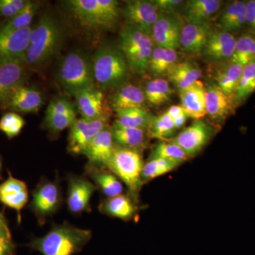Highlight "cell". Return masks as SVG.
Returning <instances> with one entry per match:
<instances>
[{
    "mask_svg": "<svg viewBox=\"0 0 255 255\" xmlns=\"http://www.w3.org/2000/svg\"><path fill=\"white\" fill-rule=\"evenodd\" d=\"M92 236L90 230L64 222L52 226L42 237L32 240L28 247L42 255H75L85 248Z\"/></svg>",
    "mask_w": 255,
    "mask_h": 255,
    "instance_id": "1",
    "label": "cell"
},
{
    "mask_svg": "<svg viewBox=\"0 0 255 255\" xmlns=\"http://www.w3.org/2000/svg\"><path fill=\"white\" fill-rule=\"evenodd\" d=\"M95 86L112 90L125 85L130 76V66L121 50L110 46L97 50L92 62Z\"/></svg>",
    "mask_w": 255,
    "mask_h": 255,
    "instance_id": "2",
    "label": "cell"
},
{
    "mask_svg": "<svg viewBox=\"0 0 255 255\" xmlns=\"http://www.w3.org/2000/svg\"><path fill=\"white\" fill-rule=\"evenodd\" d=\"M61 42L60 25L55 18L44 15L32 28L23 63L33 67L45 63L57 53Z\"/></svg>",
    "mask_w": 255,
    "mask_h": 255,
    "instance_id": "3",
    "label": "cell"
},
{
    "mask_svg": "<svg viewBox=\"0 0 255 255\" xmlns=\"http://www.w3.org/2000/svg\"><path fill=\"white\" fill-rule=\"evenodd\" d=\"M155 43L150 33L132 25L124 26L119 37V47L130 70L142 75L147 71Z\"/></svg>",
    "mask_w": 255,
    "mask_h": 255,
    "instance_id": "4",
    "label": "cell"
},
{
    "mask_svg": "<svg viewBox=\"0 0 255 255\" xmlns=\"http://www.w3.org/2000/svg\"><path fill=\"white\" fill-rule=\"evenodd\" d=\"M69 9L83 26L93 29H108L117 23L119 2L115 0H71Z\"/></svg>",
    "mask_w": 255,
    "mask_h": 255,
    "instance_id": "5",
    "label": "cell"
},
{
    "mask_svg": "<svg viewBox=\"0 0 255 255\" xmlns=\"http://www.w3.org/2000/svg\"><path fill=\"white\" fill-rule=\"evenodd\" d=\"M144 162L138 151L115 146L107 169H110L127 186L128 195L137 203L142 184V170Z\"/></svg>",
    "mask_w": 255,
    "mask_h": 255,
    "instance_id": "6",
    "label": "cell"
},
{
    "mask_svg": "<svg viewBox=\"0 0 255 255\" xmlns=\"http://www.w3.org/2000/svg\"><path fill=\"white\" fill-rule=\"evenodd\" d=\"M59 80L63 88L74 96L94 88L92 62L80 52H71L60 64Z\"/></svg>",
    "mask_w": 255,
    "mask_h": 255,
    "instance_id": "7",
    "label": "cell"
},
{
    "mask_svg": "<svg viewBox=\"0 0 255 255\" xmlns=\"http://www.w3.org/2000/svg\"><path fill=\"white\" fill-rule=\"evenodd\" d=\"M63 203V191L59 179L51 181L41 179L32 192L29 208L42 226L56 214Z\"/></svg>",
    "mask_w": 255,
    "mask_h": 255,
    "instance_id": "8",
    "label": "cell"
},
{
    "mask_svg": "<svg viewBox=\"0 0 255 255\" xmlns=\"http://www.w3.org/2000/svg\"><path fill=\"white\" fill-rule=\"evenodd\" d=\"M109 115L100 118L77 119L70 128L68 135L69 152L74 155H83L94 138L107 128Z\"/></svg>",
    "mask_w": 255,
    "mask_h": 255,
    "instance_id": "9",
    "label": "cell"
},
{
    "mask_svg": "<svg viewBox=\"0 0 255 255\" xmlns=\"http://www.w3.org/2000/svg\"><path fill=\"white\" fill-rule=\"evenodd\" d=\"M66 204L68 211L74 215L92 211L91 199L98 190L95 184L87 176L68 174Z\"/></svg>",
    "mask_w": 255,
    "mask_h": 255,
    "instance_id": "10",
    "label": "cell"
},
{
    "mask_svg": "<svg viewBox=\"0 0 255 255\" xmlns=\"http://www.w3.org/2000/svg\"><path fill=\"white\" fill-rule=\"evenodd\" d=\"M212 134V128L205 121L200 119L183 129L177 136L167 140L177 144L188 157H191L197 155L207 145Z\"/></svg>",
    "mask_w": 255,
    "mask_h": 255,
    "instance_id": "11",
    "label": "cell"
},
{
    "mask_svg": "<svg viewBox=\"0 0 255 255\" xmlns=\"http://www.w3.org/2000/svg\"><path fill=\"white\" fill-rule=\"evenodd\" d=\"M31 30V26L11 31L0 30V65L11 60L23 61Z\"/></svg>",
    "mask_w": 255,
    "mask_h": 255,
    "instance_id": "12",
    "label": "cell"
},
{
    "mask_svg": "<svg viewBox=\"0 0 255 255\" xmlns=\"http://www.w3.org/2000/svg\"><path fill=\"white\" fill-rule=\"evenodd\" d=\"M76 119V110L73 103L63 97H58L52 100L47 107L44 126L52 135H58L70 128Z\"/></svg>",
    "mask_w": 255,
    "mask_h": 255,
    "instance_id": "13",
    "label": "cell"
},
{
    "mask_svg": "<svg viewBox=\"0 0 255 255\" xmlns=\"http://www.w3.org/2000/svg\"><path fill=\"white\" fill-rule=\"evenodd\" d=\"M184 24L174 14H162L151 31L156 46L177 50L180 46V37Z\"/></svg>",
    "mask_w": 255,
    "mask_h": 255,
    "instance_id": "14",
    "label": "cell"
},
{
    "mask_svg": "<svg viewBox=\"0 0 255 255\" xmlns=\"http://www.w3.org/2000/svg\"><path fill=\"white\" fill-rule=\"evenodd\" d=\"M43 105L41 92L23 83L11 91L0 107L3 110L13 111L16 113L28 114L38 112Z\"/></svg>",
    "mask_w": 255,
    "mask_h": 255,
    "instance_id": "15",
    "label": "cell"
},
{
    "mask_svg": "<svg viewBox=\"0 0 255 255\" xmlns=\"http://www.w3.org/2000/svg\"><path fill=\"white\" fill-rule=\"evenodd\" d=\"M237 39L235 33L221 29L212 31L201 54L211 63L228 61L234 54Z\"/></svg>",
    "mask_w": 255,
    "mask_h": 255,
    "instance_id": "16",
    "label": "cell"
},
{
    "mask_svg": "<svg viewBox=\"0 0 255 255\" xmlns=\"http://www.w3.org/2000/svg\"><path fill=\"white\" fill-rule=\"evenodd\" d=\"M123 14L128 24L136 26L151 34L152 26L162 14L152 1L131 0L126 2Z\"/></svg>",
    "mask_w": 255,
    "mask_h": 255,
    "instance_id": "17",
    "label": "cell"
},
{
    "mask_svg": "<svg viewBox=\"0 0 255 255\" xmlns=\"http://www.w3.org/2000/svg\"><path fill=\"white\" fill-rule=\"evenodd\" d=\"M28 190L26 183L16 179L9 172L7 179L0 184V202L17 213L21 223V211L28 201Z\"/></svg>",
    "mask_w": 255,
    "mask_h": 255,
    "instance_id": "18",
    "label": "cell"
},
{
    "mask_svg": "<svg viewBox=\"0 0 255 255\" xmlns=\"http://www.w3.org/2000/svg\"><path fill=\"white\" fill-rule=\"evenodd\" d=\"M115 146L112 129L107 128L92 140L84 152L83 155L88 159V165L107 168Z\"/></svg>",
    "mask_w": 255,
    "mask_h": 255,
    "instance_id": "19",
    "label": "cell"
},
{
    "mask_svg": "<svg viewBox=\"0 0 255 255\" xmlns=\"http://www.w3.org/2000/svg\"><path fill=\"white\" fill-rule=\"evenodd\" d=\"M211 32L209 23L184 24L181 33L179 48L189 54H201Z\"/></svg>",
    "mask_w": 255,
    "mask_h": 255,
    "instance_id": "20",
    "label": "cell"
},
{
    "mask_svg": "<svg viewBox=\"0 0 255 255\" xmlns=\"http://www.w3.org/2000/svg\"><path fill=\"white\" fill-rule=\"evenodd\" d=\"M181 107L188 118L200 120L207 115L206 110V88L202 82H196L179 92Z\"/></svg>",
    "mask_w": 255,
    "mask_h": 255,
    "instance_id": "21",
    "label": "cell"
},
{
    "mask_svg": "<svg viewBox=\"0 0 255 255\" xmlns=\"http://www.w3.org/2000/svg\"><path fill=\"white\" fill-rule=\"evenodd\" d=\"M205 88L206 114L213 120L223 122L234 110L232 101L216 83Z\"/></svg>",
    "mask_w": 255,
    "mask_h": 255,
    "instance_id": "22",
    "label": "cell"
},
{
    "mask_svg": "<svg viewBox=\"0 0 255 255\" xmlns=\"http://www.w3.org/2000/svg\"><path fill=\"white\" fill-rule=\"evenodd\" d=\"M78 111L82 118L94 119L108 115L105 112V99L100 89L85 90L75 96Z\"/></svg>",
    "mask_w": 255,
    "mask_h": 255,
    "instance_id": "23",
    "label": "cell"
},
{
    "mask_svg": "<svg viewBox=\"0 0 255 255\" xmlns=\"http://www.w3.org/2000/svg\"><path fill=\"white\" fill-rule=\"evenodd\" d=\"M216 64L217 67L214 73L216 84L233 103V99L244 66L231 60Z\"/></svg>",
    "mask_w": 255,
    "mask_h": 255,
    "instance_id": "24",
    "label": "cell"
},
{
    "mask_svg": "<svg viewBox=\"0 0 255 255\" xmlns=\"http://www.w3.org/2000/svg\"><path fill=\"white\" fill-rule=\"evenodd\" d=\"M85 175L95 184L97 189L106 198L114 197L123 194L122 181L112 171L106 167L87 165Z\"/></svg>",
    "mask_w": 255,
    "mask_h": 255,
    "instance_id": "25",
    "label": "cell"
},
{
    "mask_svg": "<svg viewBox=\"0 0 255 255\" xmlns=\"http://www.w3.org/2000/svg\"><path fill=\"white\" fill-rule=\"evenodd\" d=\"M135 204L130 196L122 194L103 199L99 205V210L102 214L111 217L130 221L136 215L137 207Z\"/></svg>",
    "mask_w": 255,
    "mask_h": 255,
    "instance_id": "26",
    "label": "cell"
},
{
    "mask_svg": "<svg viewBox=\"0 0 255 255\" xmlns=\"http://www.w3.org/2000/svg\"><path fill=\"white\" fill-rule=\"evenodd\" d=\"M24 63L11 60L0 65V105L14 89L23 83Z\"/></svg>",
    "mask_w": 255,
    "mask_h": 255,
    "instance_id": "27",
    "label": "cell"
},
{
    "mask_svg": "<svg viewBox=\"0 0 255 255\" xmlns=\"http://www.w3.org/2000/svg\"><path fill=\"white\" fill-rule=\"evenodd\" d=\"M143 90L140 87L126 83L117 89L110 100V105L116 112L130 108H142L145 103Z\"/></svg>",
    "mask_w": 255,
    "mask_h": 255,
    "instance_id": "28",
    "label": "cell"
},
{
    "mask_svg": "<svg viewBox=\"0 0 255 255\" xmlns=\"http://www.w3.org/2000/svg\"><path fill=\"white\" fill-rule=\"evenodd\" d=\"M220 29L235 33L246 26V1L235 0L226 5L220 16Z\"/></svg>",
    "mask_w": 255,
    "mask_h": 255,
    "instance_id": "29",
    "label": "cell"
},
{
    "mask_svg": "<svg viewBox=\"0 0 255 255\" xmlns=\"http://www.w3.org/2000/svg\"><path fill=\"white\" fill-rule=\"evenodd\" d=\"M222 4L220 0H190L184 6V16L188 23H209L219 12Z\"/></svg>",
    "mask_w": 255,
    "mask_h": 255,
    "instance_id": "30",
    "label": "cell"
},
{
    "mask_svg": "<svg viewBox=\"0 0 255 255\" xmlns=\"http://www.w3.org/2000/svg\"><path fill=\"white\" fill-rule=\"evenodd\" d=\"M167 77V80L180 92L200 80L201 70L190 61H179L171 69Z\"/></svg>",
    "mask_w": 255,
    "mask_h": 255,
    "instance_id": "31",
    "label": "cell"
},
{
    "mask_svg": "<svg viewBox=\"0 0 255 255\" xmlns=\"http://www.w3.org/2000/svg\"><path fill=\"white\" fill-rule=\"evenodd\" d=\"M179 62L177 50L162 48L155 45L151 55L147 71L155 76H167L171 69Z\"/></svg>",
    "mask_w": 255,
    "mask_h": 255,
    "instance_id": "32",
    "label": "cell"
},
{
    "mask_svg": "<svg viewBox=\"0 0 255 255\" xmlns=\"http://www.w3.org/2000/svg\"><path fill=\"white\" fill-rule=\"evenodd\" d=\"M146 131L143 129L132 128L114 125L112 136L116 145L128 149L141 150L145 145Z\"/></svg>",
    "mask_w": 255,
    "mask_h": 255,
    "instance_id": "33",
    "label": "cell"
},
{
    "mask_svg": "<svg viewBox=\"0 0 255 255\" xmlns=\"http://www.w3.org/2000/svg\"><path fill=\"white\" fill-rule=\"evenodd\" d=\"M152 117L145 107L127 109L117 112L114 125L147 130Z\"/></svg>",
    "mask_w": 255,
    "mask_h": 255,
    "instance_id": "34",
    "label": "cell"
},
{
    "mask_svg": "<svg viewBox=\"0 0 255 255\" xmlns=\"http://www.w3.org/2000/svg\"><path fill=\"white\" fill-rule=\"evenodd\" d=\"M143 92L146 101L156 107L168 103L174 93L168 80L162 78L147 82Z\"/></svg>",
    "mask_w": 255,
    "mask_h": 255,
    "instance_id": "35",
    "label": "cell"
},
{
    "mask_svg": "<svg viewBox=\"0 0 255 255\" xmlns=\"http://www.w3.org/2000/svg\"><path fill=\"white\" fill-rule=\"evenodd\" d=\"M255 92V61L243 67L238 82L236 95L233 99L234 108L244 103L248 97Z\"/></svg>",
    "mask_w": 255,
    "mask_h": 255,
    "instance_id": "36",
    "label": "cell"
},
{
    "mask_svg": "<svg viewBox=\"0 0 255 255\" xmlns=\"http://www.w3.org/2000/svg\"><path fill=\"white\" fill-rule=\"evenodd\" d=\"M245 66L255 61V32H243L238 37L236 50L231 59Z\"/></svg>",
    "mask_w": 255,
    "mask_h": 255,
    "instance_id": "37",
    "label": "cell"
},
{
    "mask_svg": "<svg viewBox=\"0 0 255 255\" xmlns=\"http://www.w3.org/2000/svg\"><path fill=\"white\" fill-rule=\"evenodd\" d=\"M175 130L173 120L165 112L157 117H152L147 132L148 136L152 138L167 140L173 135Z\"/></svg>",
    "mask_w": 255,
    "mask_h": 255,
    "instance_id": "38",
    "label": "cell"
},
{
    "mask_svg": "<svg viewBox=\"0 0 255 255\" xmlns=\"http://www.w3.org/2000/svg\"><path fill=\"white\" fill-rule=\"evenodd\" d=\"M179 165L181 164L168 159L150 158L144 163L141 174L142 184L169 173Z\"/></svg>",
    "mask_w": 255,
    "mask_h": 255,
    "instance_id": "39",
    "label": "cell"
},
{
    "mask_svg": "<svg viewBox=\"0 0 255 255\" xmlns=\"http://www.w3.org/2000/svg\"><path fill=\"white\" fill-rule=\"evenodd\" d=\"M39 4L35 1H28L25 7L14 17L0 26V30L11 31L29 27L32 20L38 11Z\"/></svg>",
    "mask_w": 255,
    "mask_h": 255,
    "instance_id": "40",
    "label": "cell"
},
{
    "mask_svg": "<svg viewBox=\"0 0 255 255\" xmlns=\"http://www.w3.org/2000/svg\"><path fill=\"white\" fill-rule=\"evenodd\" d=\"M150 158H162L182 164L189 157L179 146L169 140H161L154 147Z\"/></svg>",
    "mask_w": 255,
    "mask_h": 255,
    "instance_id": "41",
    "label": "cell"
},
{
    "mask_svg": "<svg viewBox=\"0 0 255 255\" xmlns=\"http://www.w3.org/2000/svg\"><path fill=\"white\" fill-rule=\"evenodd\" d=\"M26 122L21 116L16 112L4 114L0 119V131L9 139L17 136L24 127Z\"/></svg>",
    "mask_w": 255,
    "mask_h": 255,
    "instance_id": "42",
    "label": "cell"
},
{
    "mask_svg": "<svg viewBox=\"0 0 255 255\" xmlns=\"http://www.w3.org/2000/svg\"><path fill=\"white\" fill-rule=\"evenodd\" d=\"M25 0H0V16L11 18L25 7Z\"/></svg>",
    "mask_w": 255,
    "mask_h": 255,
    "instance_id": "43",
    "label": "cell"
},
{
    "mask_svg": "<svg viewBox=\"0 0 255 255\" xmlns=\"http://www.w3.org/2000/svg\"><path fill=\"white\" fill-rule=\"evenodd\" d=\"M16 253V246L9 226L4 225L0 228V255H14Z\"/></svg>",
    "mask_w": 255,
    "mask_h": 255,
    "instance_id": "44",
    "label": "cell"
},
{
    "mask_svg": "<svg viewBox=\"0 0 255 255\" xmlns=\"http://www.w3.org/2000/svg\"><path fill=\"white\" fill-rule=\"evenodd\" d=\"M152 2L159 12L164 14H174L184 4V1L181 0H155Z\"/></svg>",
    "mask_w": 255,
    "mask_h": 255,
    "instance_id": "45",
    "label": "cell"
},
{
    "mask_svg": "<svg viewBox=\"0 0 255 255\" xmlns=\"http://www.w3.org/2000/svg\"><path fill=\"white\" fill-rule=\"evenodd\" d=\"M246 26L255 32V0L246 1Z\"/></svg>",
    "mask_w": 255,
    "mask_h": 255,
    "instance_id": "46",
    "label": "cell"
},
{
    "mask_svg": "<svg viewBox=\"0 0 255 255\" xmlns=\"http://www.w3.org/2000/svg\"><path fill=\"white\" fill-rule=\"evenodd\" d=\"M166 112L169 114V117L173 121L176 120V119L185 114V112H184L181 105L172 106V107H169L168 110L166 111Z\"/></svg>",
    "mask_w": 255,
    "mask_h": 255,
    "instance_id": "47",
    "label": "cell"
},
{
    "mask_svg": "<svg viewBox=\"0 0 255 255\" xmlns=\"http://www.w3.org/2000/svg\"><path fill=\"white\" fill-rule=\"evenodd\" d=\"M6 224H7V223H6L4 216L0 213V228L2 227L3 226Z\"/></svg>",
    "mask_w": 255,
    "mask_h": 255,
    "instance_id": "48",
    "label": "cell"
},
{
    "mask_svg": "<svg viewBox=\"0 0 255 255\" xmlns=\"http://www.w3.org/2000/svg\"><path fill=\"white\" fill-rule=\"evenodd\" d=\"M1 168H2V164H1V158H0V174H1Z\"/></svg>",
    "mask_w": 255,
    "mask_h": 255,
    "instance_id": "49",
    "label": "cell"
}]
</instances>
